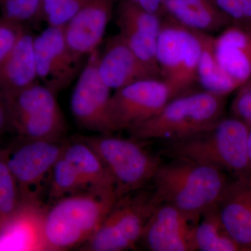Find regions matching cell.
I'll list each match as a JSON object with an SVG mask.
<instances>
[{
  "label": "cell",
  "mask_w": 251,
  "mask_h": 251,
  "mask_svg": "<svg viewBox=\"0 0 251 251\" xmlns=\"http://www.w3.org/2000/svg\"><path fill=\"white\" fill-rule=\"evenodd\" d=\"M157 170L151 183L161 203L201 218L216 206L230 181L225 171L198 162L173 158Z\"/></svg>",
  "instance_id": "6da1fadb"
},
{
  "label": "cell",
  "mask_w": 251,
  "mask_h": 251,
  "mask_svg": "<svg viewBox=\"0 0 251 251\" xmlns=\"http://www.w3.org/2000/svg\"><path fill=\"white\" fill-rule=\"evenodd\" d=\"M250 128L236 117H222L211 126L181 139L167 141L166 154L216 167L234 178L251 176L248 155Z\"/></svg>",
  "instance_id": "7a4b0ae2"
},
{
  "label": "cell",
  "mask_w": 251,
  "mask_h": 251,
  "mask_svg": "<svg viewBox=\"0 0 251 251\" xmlns=\"http://www.w3.org/2000/svg\"><path fill=\"white\" fill-rule=\"evenodd\" d=\"M117 201L115 193L92 189L50 204L44 221L48 251L78 249L98 229Z\"/></svg>",
  "instance_id": "3957f363"
},
{
  "label": "cell",
  "mask_w": 251,
  "mask_h": 251,
  "mask_svg": "<svg viewBox=\"0 0 251 251\" xmlns=\"http://www.w3.org/2000/svg\"><path fill=\"white\" fill-rule=\"evenodd\" d=\"M226 98L204 90L185 94L171 99L154 116L127 131L139 141L181 139L224 117Z\"/></svg>",
  "instance_id": "277c9868"
},
{
  "label": "cell",
  "mask_w": 251,
  "mask_h": 251,
  "mask_svg": "<svg viewBox=\"0 0 251 251\" xmlns=\"http://www.w3.org/2000/svg\"><path fill=\"white\" fill-rule=\"evenodd\" d=\"M77 138L90 145L108 168L115 181L117 200L145 188L162 164L159 156L134 138L126 139L112 133Z\"/></svg>",
  "instance_id": "5b68a950"
},
{
  "label": "cell",
  "mask_w": 251,
  "mask_h": 251,
  "mask_svg": "<svg viewBox=\"0 0 251 251\" xmlns=\"http://www.w3.org/2000/svg\"><path fill=\"white\" fill-rule=\"evenodd\" d=\"M161 202L144 188L117 200L102 224L79 251L134 250L150 216Z\"/></svg>",
  "instance_id": "8992f818"
},
{
  "label": "cell",
  "mask_w": 251,
  "mask_h": 251,
  "mask_svg": "<svg viewBox=\"0 0 251 251\" xmlns=\"http://www.w3.org/2000/svg\"><path fill=\"white\" fill-rule=\"evenodd\" d=\"M201 45L196 31L164 16L157 45L161 80L166 84L171 100L190 93L198 82Z\"/></svg>",
  "instance_id": "52a82bcc"
},
{
  "label": "cell",
  "mask_w": 251,
  "mask_h": 251,
  "mask_svg": "<svg viewBox=\"0 0 251 251\" xmlns=\"http://www.w3.org/2000/svg\"><path fill=\"white\" fill-rule=\"evenodd\" d=\"M60 140H29L20 137L19 142L5 149L6 159L17 183L21 204L44 202L56 163L62 157L67 143Z\"/></svg>",
  "instance_id": "ba28073f"
},
{
  "label": "cell",
  "mask_w": 251,
  "mask_h": 251,
  "mask_svg": "<svg viewBox=\"0 0 251 251\" xmlns=\"http://www.w3.org/2000/svg\"><path fill=\"white\" fill-rule=\"evenodd\" d=\"M12 129L29 140L65 138L67 125L57 95L39 82L5 97Z\"/></svg>",
  "instance_id": "9c48e42d"
},
{
  "label": "cell",
  "mask_w": 251,
  "mask_h": 251,
  "mask_svg": "<svg viewBox=\"0 0 251 251\" xmlns=\"http://www.w3.org/2000/svg\"><path fill=\"white\" fill-rule=\"evenodd\" d=\"M171 100L161 79L137 81L115 91L109 100L107 115L114 133L128 130L158 113Z\"/></svg>",
  "instance_id": "30bf717a"
},
{
  "label": "cell",
  "mask_w": 251,
  "mask_h": 251,
  "mask_svg": "<svg viewBox=\"0 0 251 251\" xmlns=\"http://www.w3.org/2000/svg\"><path fill=\"white\" fill-rule=\"evenodd\" d=\"M100 54L97 49L87 57L71 97V111L82 129L97 134H112L114 131L107 115L112 90L99 75Z\"/></svg>",
  "instance_id": "8fae6325"
},
{
  "label": "cell",
  "mask_w": 251,
  "mask_h": 251,
  "mask_svg": "<svg viewBox=\"0 0 251 251\" xmlns=\"http://www.w3.org/2000/svg\"><path fill=\"white\" fill-rule=\"evenodd\" d=\"M38 78L57 95L80 75L85 63L68 46L64 26H48L34 38Z\"/></svg>",
  "instance_id": "7c38bea8"
},
{
  "label": "cell",
  "mask_w": 251,
  "mask_h": 251,
  "mask_svg": "<svg viewBox=\"0 0 251 251\" xmlns=\"http://www.w3.org/2000/svg\"><path fill=\"white\" fill-rule=\"evenodd\" d=\"M116 13L119 33L153 76L161 79L157 45L163 16L149 12L130 0H119Z\"/></svg>",
  "instance_id": "4fadbf2b"
},
{
  "label": "cell",
  "mask_w": 251,
  "mask_h": 251,
  "mask_svg": "<svg viewBox=\"0 0 251 251\" xmlns=\"http://www.w3.org/2000/svg\"><path fill=\"white\" fill-rule=\"evenodd\" d=\"M200 219L161 203L148 220L140 242L152 251H197L195 234Z\"/></svg>",
  "instance_id": "5bb4252c"
},
{
  "label": "cell",
  "mask_w": 251,
  "mask_h": 251,
  "mask_svg": "<svg viewBox=\"0 0 251 251\" xmlns=\"http://www.w3.org/2000/svg\"><path fill=\"white\" fill-rule=\"evenodd\" d=\"M116 0H90L64 26L68 46L75 55L85 58L103 40Z\"/></svg>",
  "instance_id": "9a60e30c"
},
{
  "label": "cell",
  "mask_w": 251,
  "mask_h": 251,
  "mask_svg": "<svg viewBox=\"0 0 251 251\" xmlns=\"http://www.w3.org/2000/svg\"><path fill=\"white\" fill-rule=\"evenodd\" d=\"M225 228L242 251H251V176L230 181L216 204Z\"/></svg>",
  "instance_id": "2e32d148"
},
{
  "label": "cell",
  "mask_w": 251,
  "mask_h": 251,
  "mask_svg": "<svg viewBox=\"0 0 251 251\" xmlns=\"http://www.w3.org/2000/svg\"><path fill=\"white\" fill-rule=\"evenodd\" d=\"M49 205L23 203L0 230L1 251H48L44 221Z\"/></svg>",
  "instance_id": "e0dca14e"
},
{
  "label": "cell",
  "mask_w": 251,
  "mask_h": 251,
  "mask_svg": "<svg viewBox=\"0 0 251 251\" xmlns=\"http://www.w3.org/2000/svg\"><path fill=\"white\" fill-rule=\"evenodd\" d=\"M98 71L104 83L115 90L137 81L156 78L120 33L107 39L103 52L99 57Z\"/></svg>",
  "instance_id": "ac0fdd59"
},
{
  "label": "cell",
  "mask_w": 251,
  "mask_h": 251,
  "mask_svg": "<svg viewBox=\"0 0 251 251\" xmlns=\"http://www.w3.org/2000/svg\"><path fill=\"white\" fill-rule=\"evenodd\" d=\"M220 64L241 85L251 79V25L232 23L215 36Z\"/></svg>",
  "instance_id": "d6986e66"
},
{
  "label": "cell",
  "mask_w": 251,
  "mask_h": 251,
  "mask_svg": "<svg viewBox=\"0 0 251 251\" xmlns=\"http://www.w3.org/2000/svg\"><path fill=\"white\" fill-rule=\"evenodd\" d=\"M34 38L25 28L14 49L0 63V90L5 97L14 95L39 82Z\"/></svg>",
  "instance_id": "ffe728a7"
},
{
  "label": "cell",
  "mask_w": 251,
  "mask_h": 251,
  "mask_svg": "<svg viewBox=\"0 0 251 251\" xmlns=\"http://www.w3.org/2000/svg\"><path fill=\"white\" fill-rule=\"evenodd\" d=\"M163 15L188 29L211 34L232 24L211 0H164Z\"/></svg>",
  "instance_id": "44dd1931"
},
{
  "label": "cell",
  "mask_w": 251,
  "mask_h": 251,
  "mask_svg": "<svg viewBox=\"0 0 251 251\" xmlns=\"http://www.w3.org/2000/svg\"><path fill=\"white\" fill-rule=\"evenodd\" d=\"M62 156L75 166L92 189L115 194V181L111 174L90 145L74 137L67 140Z\"/></svg>",
  "instance_id": "7402d4cb"
},
{
  "label": "cell",
  "mask_w": 251,
  "mask_h": 251,
  "mask_svg": "<svg viewBox=\"0 0 251 251\" xmlns=\"http://www.w3.org/2000/svg\"><path fill=\"white\" fill-rule=\"evenodd\" d=\"M201 52L198 67V80L203 90L227 97L242 85L225 71L216 57L215 36L197 31Z\"/></svg>",
  "instance_id": "603a6c76"
},
{
  "label": "cell",
  "mask_w": 251,
  "mask_h": 251,
  "mask_svg": "<svg viewBox=\"0 0 251 251\" xmlns=\"http://www.w3.org/2000/svg\"><path fill=\"white\" fill-rule=\"evenodd\" d=\"M195 237L197 251H242L225 228L216 205L201 215Z\"/></svg>",
  "instance_id": "cb8c5ba5"
},
{
  "label": "cell",
  "mask_w": 251,
  "mask_h": 251,
  "mask_svg": "<svg viewBox=\"0 0 251 251\" xmlns=\"http://www.w3.org/2000/svg\"><path fill=\"white\" fill-rule=\"evenodd\" d=\"M87 190H92V188L84 176L74 165L62 156L52 171L48 202L51 204L61 198Z\"/></svg>",
  "instance_id": "d4e9b609"
},
{
  "label": "cell",
  "mask_w": 251,
  "mask_h": 251,
  "mask_svg": "<svg viewBox=\"0 0 251 251\" xmlns=\"http://www.w3.org/2000/svg\"><path fill=\"white\" fill-rule=\"evenodd\" d=\"M21 205L17 183L8 166L5 149H0V230Z\"/></svg>",
  "instance_id": "484cf974"
},
{
  "label": "cell",
  "mask_w": 251,
  "mask_h": 251,
  "mask_svg": "<svg viewBox=\"0 0 251 251\" xmlns=\"http://www.w3.org/2000/svg\"><path fill=\"white\" fill-rule=\"evenodd\" d=\"M90 0H41L34 23H46L48 26L62 27Z\"/></svg>",
  "instance_id": "4316f807"
},
{
  "label": "cell",
  "mask_w": 251,
  "mask_h": 251,
  "mask_svg": "<svg viewBox=\"0 0 251 251\" xmlns=\"http://www.w3.org/2000/svg\"><path fill=\"white\" fill-rule=\"evenodd\" d=\"M41 0H0L1 16L24 25L34 22Z\"/></svg>",
  "instance_id": "83f0119b"
},
{
  "label": "cell",
  "mask_w": 251,
  "mask_h": 251,
  "mask_svg": "<svg viewBox=\"0 0 251 251\" xmlns=\"http://www.w3.org/2000/svg\"><path fill=\"white\" fill-rule=\"evenodd\" d=\"M232 23L251 25V0H211Z\"/></svg>",
  "instance_id": "f1b7e54d"
},
{
  "label": "cell",
  "mask_w": 251,
  "mask_h": 251,
  "mask_svg": "<svg viewBox=\"0 0 251 251\" xmlns=\"http://www.w3.org/2000/svg\"><path fill=\"white\" fill-rule=\"evenodd\" d=\"M25 28L24 25L0 17V63L14 49Z\"/></svg>",
  "instance_id": "f546056e"
},
{
  "label": "cell",
  "mask_w": 251,
  "mask_h": 251,
  "mask_svg": "<svg viewBox=\"0 0 251 251\" xmlns=\"http://www.w3.org/2000/svg\"><path fill=\"white\" fill-rule=\"evenodd\" d=\"M238 90L232 101V111L234 117L251 128V89L244 84Z\"/></svg>",
  "instance_id": "4dcf8cb0"
},
{
  "label": "cell",
  "mask_w": 251,
  "mask_h": 251,
  "mask_svg": "<svg viewBox=\"0 0 251 251\" xmlns=\"http://www.w3.org/2000/svg\"><path fill=\"white\" fill-rule=\"evenodd\" d=\"M13 130L10 120L9 110L4 93L0 90V149L3 137L7 132Z\"/></svg>",
  "instance_id": "1f68e13d"
},
{
  "label": "cell",
  "mask_w": 251,
  "mask_h": 251,
  "mask_svg": "<svg viewBox=\"0 0 251 251\" xmlns=\"http://www.w3.org/2000/svg\"><path fill=\"white\" fill-rule=\"evenodd\" d=\"M136 3L149 12L163 15V3L164 0H130Z\"/></svg>",
  "instance_id": "d6a6232c"
},
{
  "label": "cell",
  "mask_w": 251,
  "mask_h": 251,
  "mask_svg": "<svg viewBox=\"0 0 251 251\" xmlns=\"http://www.w3.org/2000/svg\"><path fill=\"white\" fill-rule=\"evenodd\" d=\"M248 155L251 166V128L249 130V138H248Z\"/></svg>",
  "instance_id": "836d02e7"
},
{
  "label": "cell",
  "mask_w": 251,
  "mask_h": 251,
  "mask_svg": "<svg viewBox=\"0 0 251 251\" xmlns=\"http://www.w3.org/2000/svg\"><path fill=\"white\" fill-rule=\"evenodd\" d=\"M246 84H247V85L249 86V87H250V88L251 89V79L248 81V82Z\"/></svg>",
  "instance_id": "e575fe53"
}]
</instances>
